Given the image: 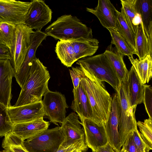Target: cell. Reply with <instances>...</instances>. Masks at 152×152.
Returning <instances> with one entry per match:
<instances>
[{
  "label": "cell",
  "mask_w": 152,
  "mask_h": 152,
  "mask_svg": "<svg viewBox=\"0 0 152 152\" xmlns=\"http://www.w3.org/2000/svg\"><path fill=\"white\" fill-rule=\"evenodd\" d=\"M50 76L47 67L38 58L34 59L29 74L13 107L42 102V97L49 89Z\"/></svg>",
  "instance_id": "1"
},
{
  "label": "cell",
  "mask_w": 152,
  "mask_h": 152,
  "mask_svg": "<svg viewBox=\"0 0 152 152\" xmlns=\"http://www.w3.org/2000/svg\"><path fill=\"white\" fill-rule=\"evenodd\" d=\"M80 83L88 98L92 111V120L104 125L107 120L112 97L102 82L85 76Z\"/></svg>",
  "instance_id": "2"
},
{
  "label": "cell",
  "mask_w": 152,
  "mask_h": 152,
  "mask_svg": "<svg viewBox=\"0 0 152 152\" xmlns=\"http://www.w3.org/2000/svg\"><path fill=\"white\" fill-rule=\"evenodd\" d=\"M117 94L119 121L118 131L120 148L133 131L137 129L135 117L137 106H132L129 99L127 77L119 81Z\"/></svg>",
  "instance_id": "3"
},
{
  "label": "cell",
  "mask_w": 152,
  "mask_h": 152,
  "mask_svg": "<svg viewBox=\"0 0 152 152\" xmlns=\"http://www.w3.org/2000/svg\"><path fill=\"white\" fill-rule=\"evenodd\" d=\"M76 64L79 65L85 76L91 80L107 83L116 91L119 80L108 58L103 53L81 58Z\"/></svg>",
  "instance_id": "4"
},
{
  "label": "cell",
  "mask_w": 152,
  "mask_h": 152,
  "mask_svg": "<svg viewBox=\"0 0 152 152\" xmlns=\"http://www.w3.org/2000/svg\"><path fill=\"white\" fill-rule=\"evenodd\" d=\"M45 32L47 36L60 40L93 38L92 29L71 15L58 18L46 28Z\"/></svg>",
  "instance_id": "5"
},
{
  "label": "cell",
  "mask_w": 152,
  "mask_h": 152,
  "mask_svg": "<svg viewBox=\"0 0 152 152\" xmlns=\"http://www.w3.org/2000/svg\"><path fill=\"white\" fill-rule=\"evenodd\" d=\"M64 140L61 127L58 126L23 140V144L29 152H56Z\"/></svg>",
  "instance_id": "6"
},
{
  "label": "cell",
  "mask_w": 152,
  "mask_h": 152,
  "mask_svg": "<svg viewBox=\"0 0 152 152\" xmlns=\"http://www.w3.org/2000/svg\"><path fill=\"white\" fill-rule=\"evenodd\" d=\"M34 31L23 23L16 25L10 60L15 73L23 64L31 44V36Z\"/></svg>",
  "instance_id": "7"
},
{
  "label": "cell",
  "mask_w": 152,
  "mask_h": 152,
  "mask_svg": "<svg viewBox=\"0 0 152 152\" xmlns=\"http://www.w3.org/2000/svg\"><path fill=\"white\" fill-rule=\"evenodd\" d=\"M42 102L45 116L50 122L58 125L62 124L66 116V109L69 107L64 94L49 90L45 93Z\"/></svg>",
  "instance_id": "8"
},
{
  "label": "cell",
  "mask_w": 152,
  "mask_h": 152,
  "mask_svg": "<svg viewBox=\"0 0 152 152\" xmlns=\"http://www.w3.org/2000/svg\"><path fill=\"white\" fill-rule=\"evenodd\" d=\"M30 2L0 0V23L14 25L24 24Z\"/></svg>",
  "instance_id": "9"
},
{
  "label": "cell",
  "mask_w": 152,
  "mask_h": 152,
  "mask_svg": "<svg viewBox=\"0 0 152 152\" xmlns=\"http://www.w3.org/2000/svg\"><path fill=\"white\" fill-rule=\"evenodd\" d=\"M52 13L51 10L43 1H31L24 24L33 30L41 31L42 28L51 21Z\"/></svg>",
  "instance_id": "10"
},
{
  "label": "cell",
  "mask_w": 152,
  "mask_h": 152,
  "mask_svg": "<svg viewBox=\"0 0 152 152\" xmlns=\"http://www.w3.org/2000/svg\"><path fill=\"white\" fill-rule=\"evenodd\" d=\"M11 121L14 124L43 118L45 113L42 102L17 107H7Z\"/></svg>",
  "instance_id": "11"
},
{
  "label": "cell",
  "mask_w": 152,
  "mask_h": 152,
  "mask_svg": "<svg viewBox=\"0 0 152 152\" xmlns=\"http://www.w3.org/2000/svg\"><path fill=\"white\" fill-rule=\"evenodd\" d=\"M80 120L85 132L86 143L92 152H95L98 148L109 142L104 125L87 118Z\"/></svg>",
  "instance_id": "12"
},
{
  "label": "cell",
  "mask_w": 152,
  "mask_h": 152,
  "mask_svg": "<svg viewBox=\"0 0 152 152\" xmlns=\"http://www.w3.org/2000/svg\"><path fill=\"white\" fill-rule=\"evenodd\" d=\"M47 36L41 31H36L31 34L30 48L20 68L15 74L16 82L21 88L29 74L34 59L36 58L35 53L37 48Z\"/></svg>",
  "instance_id": "13"
},
{
  "label": "cell",
  "mask_w": 152,
  "mask_h": 152,
  "mask_svg": "<svg viewBox=\"0 0 152 152\" xmlns=\"http://www.w3.org/2000/svg\"><path fill=\"white\" fill-rule=\"evenodd\" d=\"M79 120L78 116L72 112L61 124V130L64 140L60 147H67L81 140H85L84 130Z\"/></svg>",
  "instance_id": "14"
},
{
  "label": "cell",
  "mask_w": 152,
  "mask_h": 152,
  "mask_svg": "<svg viewBox=\"0 0 152 152\" xmlns=\"http://www.w3.org/2000/svg\"><path fill=\"white\" fill-rule=\"evenodd\" d=\"M15 74L10 60L0 59V103L7 107L11 106L12 79Z\"/></svg>",
  "instance_id": "15"
},
{
  "label": "cell",
  "mask_w": 152,
  "mask_h": 152,
  "mask_svg": "<svg viewBox=\"0 0 152 152\" xmlns=\"http://www.w3.org/2000/svg\"><path fill=\"white\" fill-rule=\"evenodd\" d=\"M119 121L118 103L115 92L112 97L108 118L104 125L108 142L115 152H120L121 149L119 144Z\"/></svg>",
  "instance_id": "16"
},
{
  "label": "cell",
  "mask_w": 152,
  "mask_h": 152,
  "mask_svg": "<svg viewBox=\"0 0 152 152\" xmlns=\"http://www.w3.org/2000/svg\"><path fill=\"white\" fill-rule=\"evenodd\" d=\"M86 10L95 15L104 28L117 30V10L110 0H99L95 8L87 7Z\"/></svg>",
  "instance_id": "17"
},
{
  "label": "cell",
  "mask_w": 152,
  "mask_h": 152,
  "mask_svg": "<svg viewBox=\"0 0 152 152\" xmlns=\"http://www.w3.org/2000/svg\"><path fill=\"white\" fill-rule=\"evenodd\" d=\"M49 125V122L41 118L30 122L14 124L11 131L25 140L47 129Z\"/></svg>",
  "instance_id": "18"
},
{
  "label": "cell",
  "mask_w": 152,
  "mask_h": 152,
  "mask_svg": "<svg viewBox=\"0 0 152 152\" xmlns=\"http://www.w3.org/2000/svg\"><path fill=\"white\" fill-rule=\"evenodd\" d=\"M74 99L71 108L77 114L80 120L87 118L92 120V108L86 93L80 82L77 89L73 88Z\"/></svg>",
  "instance_id": "19"
},
{
  "label": "cell",
  "mask_w": 152,
  "mask_h": 152,
  "mask_svg": "<svg viewBox=\"0 0 152 152\" xmlns=\"http://www.w3.org/2000/svg\"><path fill=\"white\" fill-rule=\"evenodd\" d=\"M127 81L131 104L137 106L142 103L145 84L142 83L132 66L128 71Z\"/></svg>",
  "instance_id": "20"
},
{
  "label": "cell",
  "mask_w": 152,
  "mask_h": 152,
  "mask_svg": "<svg viewBox=\"0 0 152 152\" xmlns=\"http://www.w3.org/2000/svg\"><path fill=\"white\" fill-rule=\"evenodd\" d=\"M69 41L73 46L76 61L81 58L92 56L99 48L98 40L93 38H80Z\"/></svg>",
  "instance_id": "21"
},
{
  "label": "cell",
  "mask_w": 152,
  "mask_h": 152,
  "mask_svg": "<svg viewBox=\"0 0 152 152\" xmlns=\"http://www.w3.org/2000/svg\"><path fill=\"white\" fill-rule=\"evenodd\" d=\"M104 53L114 69L119 80L122 81L127 77L128 71L123 60L124 56L111 44L107 47Z\"/></svg>",
  "instance_id": "22"
},
{
  "label": "cell",
  "mask_w": 152,
  "mask_h": 152,
  "mask_svg": "<svg viewBox=\"0 0 152 152\" xmlns=\"http://www.w3.org/2000/svg\"><path fill=\"white\" fill-rule=\"evenodd\" d=\"M152 57L147 55L141 60L134 58L133 56L128 57L141 81L143 84L148 83L152 76Z\"/></svg>",
  "instance_id": "23"
},
{
  "label": "cell",
  "mask_w": 152,
  "mask_h": 152,
  "mask_svg": "<svg viewBox=\"0 0 152 152\" xmlns=\"http://www.w3.org/2000/svg\"><path fill=\"white\" fill-rule=\"evenodd\" d=\"M136 0H121V8L126 22L132 31L135 35L137 28L141 22L140 14L137 12Z\"/></svg>",
  "instance_id": "24"
},
{
  "label": "cell",
  "mask_w": 152,
  "mask_h": 152,
  "mask_svg": "<svg viewBox=\"0 0 152 152\" xmlns=\"http://www.w3.org/2000/svg\"><path fill=\"white\" fill-rule=\"evenodd\" d=\"M136 6L145 32L148 37L152 31V0H136Z\"/></svg>",
  "instance_id": "25"
},
{
  "label": "cell",
  "mask_w": 152,
  "mask_h": 152,
  "mask_svg": "<svg viewBox=\"0 0 152 152\" xmlns=\"http://www.w3.org/2000/svg\"><path fill=\"white\" fill-rule=\"evenodd\" d=\"M117 11V30L125 40L133 54H135V35L132 31L127 23L123 11Z\"/></svg>",
  "instance_id": "26"
},
{
  "label": "cell",
  "mask_w": 152,
  "mask_h": 152,
  "mask_svg": "<svg viewBox=\"0 0 152 152\" xmlns=\"http://www.w3.org/2000/svg\"><path fill=\"white\" fill-rule=\"evenodd\" d=\"M55 51L61 63L67 67L71 66L76 61L73 46L69 41H58Z\"/></svg>",
  "instance_id": "27"
},
{
  "label": "cell",
  "mask_w": 152,
  "mask_h": 152,
  "mask_svg": "<svg viewBox=\"0 0 152 152\" xmlns=\"http://www.w3.org/2000/svg\"><path fill=\"white\" fill-rule=\"evenodd\" d=\"M135 55L141 60L149 55L148 38L141 21L135 34Z\"/></svg>",
  "instance_id": "28"
},
{
  "label": "cell",
  "mask_w": 152,
  "mask_h": 152,
  "mask_svg": "<svg viewBox=\"0 0 152 152\" xmlns=\"http://www.w3.org/2000/svg\"><path fill=\"white\" fill-rule=\"evenodd\" d=\"M23 141L11 131L4 136L2 147L10 152H29L24 146Z\"/></svg>",
  "instance_id": "29"
},
{
  "label": "cell",
  "mask_w": 152,
  "mask_h": 152,
  "mask_svg": "<svg viewBox=\"0 0 152 152\" xmlns=\"http://www.w3.org/2000/svg\"><path fill=\"white\" fill-rule=\"evenodd\" d=\"M111 38V44L114 45L117 50L124 56H133L132 51L125 40L114 28H107Z\"/></svg>",
  "instance_id": "30"
},
{
  "label": "cell",
  "mask_w": 152,
  "mask_h": 152,
  "mask_svg": "<svg viewBox=\"0 0 152 152\" xmlns=\"http://www.w3.org/2000/svg\"><path fill=\"white\" fill-rule=\"evenodd\" d=\"M16 26L5 23H0V45L7 47L11 50Z\"/></svg>",
  "instance_id": "31"
},
{
  "label": "cell",
  "mask_w": 152,
  "mask_h": 152,
  "mask_svg": "<svg viewBox=\"0 0 152 152\" xmlns=\"http://www.w3.org/2000/svg\"><path fill=\"white\" fill-rule=\"evenodd\" d=\"M13 126L8 114L7 107L0 103V137L4 136L11 132Z\"/></svg>",
  "instance_id": "32"
},
{
  "label": "cell",
  "mask_w": 152,
  "mask_h": 152,
  "mask_svg": "<svg viewBox=\"0 0 152 152\" xmlns=\"http://www.w3.org/2000/svg\"><path fill=\"white\" fill-rule=\"evenodd\" d=\"M141 134L151 150L152 149V119L149 118L144 122H137Z\"/></svg>",
  "instance_id": "33"
},
{
  "label": "cell",
  "mask_w": 152,
  "mask_h": 152,
  "mask_svg": "<svg viewBox=\"0 0 152 152\" xmlns=\"http://www.w3.org/2000/svg\"><path fill=\"white\" fill-rule=\"evenodd\" d=\"M88 148L86 140H81L66 147L60 146L56 152H86Z\"/></svg>",
  "instance_id": "34"
},
{
  "label": "cell",
  "mask_w": 152,
  "mask_h": 152,
  "mask_svg": "<svg viewBox=\"0 0 152 152\" xmlns=\"http://www.w3.org/2000/svg\"><path fill=\"white\" fill-rule=\"evenodd\" d=\"M142 102L149 118L152 119V89L151 85L145 84Z\"/></svg>",
  "instance_id": "35"
},
{
  "label": "cell",
  "mask_w": 152,
  "mask_h": 152,
  "mask_svg": "<svg viewBox=\"0 0 152 152\" xmlns=\"http://www.w3.org/2000/svg\"><path fill=\"white\" fill-rule=\"evenodd\" d=\"M134 143L140 152H148L151 150L137 129L132 134Z\"/></svg>",
  "instance_id": "36"
},
{
  "label": "cell",
  "mask_w": 152,
  "mask_h": 152,
  "mask_svg": "<svg viewBox=\"0 0 152 152\" xmlns=\"http://www.w3.org/2000/svg\"><path fill=\"white\" fill-rule=\"evenodd\" d=\"M74 88L76 89L78 87L82 79L85 76L80 66L72 67L69 70Z\"/></svg>",
  "instance_id": "37"
},
{
  "label": "cell",
  "mask_w": 152,
  "mask_h": 152,
  "mask_svg": "<svg viewBox=\"0 0 152 152\" xmlns=\"http://www.w3.org/2000/svg\"><path fill=\"white\" fill-rule=\"evenodd\" d=\"M122 147L127 152H140L134 143L132 134L128 138Z\"/></svg>",
  "instance_id": "38"
},
{
  "label": "cell",
  "mask_w": 152,
  "mask_h": 152,
  "mask_svg": "<svg viewBox=\"0 0 152 152\" xmlns=\"http://www.w3.org/2000/svg\"><path fill=\"white\" fill-rule=\"evenodd\" d=\"M11 59L9 49L7 47L0 45V59Z\"/></svg>",
  "instance_id": "39"
},
{
  "label": "cell",
  "mask_w": 152,
  "mask_h": 152,
  "mask_svg": "<svg viewBox=\"0 0 152 152\" xmlns=\"http://www.w3.org/2000/svg\"><path fill=\"white\" fill-rule=\"evenodd\" d=\"M95 152H115L113 147L108 142L106 145L98 148Z\"/></svg>",
  "instance_id": "40"
},
{
  "label": "cell",
  "mask_w": 152,
  "mask_h": 152,
  "mask_svg": "<svg viewBox=\"0 0 152 152\" xmlns=\"http://www.w3.org/2000/svg\"><path fill=\"white\" fill-rule=\"evenodd\" d=\"M0 152H10L8 151L4 150H3L2 151H0Z\"/></svg>",
  "instance_id": "41"
},
{
  "label": "cell",
  "mask_w": 152,
  "mask_h": 152,
  "mask_svg": "<svg viewBox=\"0 0 152 152\" xmlns=\"http://www.w3.org/2000/svg\"><path fill=\"white\" fill-rule=\"evenodd\" d=\"M120 152H124L123 149L122 148Z\"/></svg>",
  "instance_id": "42"
},
{
  "label": "cell",
  "mask_w": 152,
  "mask_h": 152,
  "mask_svg": "<svg viewBox=\"0 0 152 152\" xmlns=\"http://www.w3.org/2000/svg\"><path fill=\"white\" fill-rule=\"evenodd\" d=\"M124 152H127L125 150H124Z\"/></svg>",
  "instance_id": "43"
},
{
  "label": "cell",
  "mask_w": 152,
  "mask_h": 152,
  "mask_svg": "<svg viewBox=\"0 0 152 152\" xmlns=\"http://www.w3.org/2000/svg\"></svg>",
  "instance_id": "44"
}]
</instances>
